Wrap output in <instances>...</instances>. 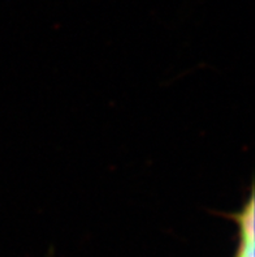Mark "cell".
<instances>
[{
	"label": "cell",
	"instance_id": "1",
	"mask_svg": "<svg viewBox=\"0 0 255 257\" xmlns=\"http://www.w3.org/2000/svg\"><path fill=\"white\" fill-rule=\"evenodd\" d=\"M241 231H242V245L239 248L237 257H254L252 249V201H250L247 209H245L242 214L237 217Z\"/></svg>",
	"mask_w": 255,
	"mask_h": 257
}]
</instances>
